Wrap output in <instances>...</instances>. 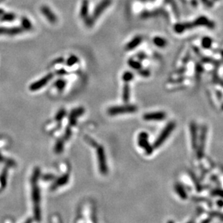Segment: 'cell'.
<instances>
[{
    "label": "cell",
    "mask_w": 223,
    "mask_h": 223,
    "mask_svg": "<svg viewBox=\"0 0 223 223\" xmlns=\"http://www.w3.org/2000/svg\"><path fill=\"white\" fill-rule=\"evenodd\" d=\"M112 4V0H101L96 7H95L94 10L93 12L92 15L91 17H88L85 21V23L86 24L87 26H91L94 22L100 17L103 12L107 9L109 5Z\"/></svg>",
    "instance_id": "obj_1"
},
{
    "label": "cell",
    "mask_w": 223,
    "mask_h": 223,
    "mask_svg": "<svg viewBox=\"0 0 223 223\" xmlns=\"http://www.w3.org/2000/svg\"><path fill=\"white\" fill-rule=\"evenodd\" d=\"M137 111V107L135 105H125V106H117L109 107L107 112L109 115H117L126 113H133Z\"/></svg>",
    "instance_id": "obj_2"
},
{
    "label": "cell",
    "mask_w": 223,
    "mask_h": 223,
    "mask_svg": "<svg viewBox=\"0 0 223 223\" xmlns=\"http://www.w3.org/2000/svg\"><path fill=\"white\" fill-rule=\"evenodd\" d=\"M175 127V123L174 122H171L169 123L168 125H167L164 128V130L162 131V133H161L160 135H159L157 141H155L154 146L159 147V146H161V144L166 140L167 137H168L169 135H170V133L172 132V130H174Z\"/></svg>",
    "instance_id": "obj_3"
},
{
    "label": "cell",
    "mask_w": 223,
    "mask_h": 223,
    "mask_svg": "<svg viewBox=\"0 0 223 223\" xmlns=\"http://www.w3.org/2000/svg\"><path fill=\"white\" fill-rule=\"evenodd\" d=\"M52 77H53L52 73H49V74L45 75L44 77H42V78L39 79V81L32 83V84L29 86V89L32 91H36L42 89L43 86H45V85L51 81Z\"/></svg>",
    "instance_id": "obj_4"
},
{
    "label": "cell",
    "mask_w": 223,
    "mask_h": 223,
    "mask_svg": "<svg viewBox=\"0 0 223 223\" xmlns=\"http://www.w3.org/2000/svg\"><path fill=\"white\" fill-rule=\"evenodd\" d=\"M138 141L139 146L144 149L148 154H151L152 152V148H151V146L149 143L148 134L146 133L141 132V133H139Z\"/></svg>",
    "instance_id": "obj_5"
},
{
    "label": "cell",
    "mask_w": 223,
    "mask_h": 223,
    "mask_svg": "<svg viewBox=\"0 0 223 223\" xmlns=\"http://www.w3.org/2000/svg\"><path fill=\"white\" fill-rule=\"evenodd\" d=\"M84 109L83 107H78V108L73 109L71 112L69 117V124L70 127L76 125L77 118L84 113Z\"/></svg>",
    "instance_id": "obj_6"
},
{
    "label": "cell",
    "mask_w": 223,
    "mask_h": 223,
    "mask_svg": "<svg viewBox=\"0 0 223 223\" xmlns=\"http://www.w3.org/2000/svg\"><path fill=\"white\" fill-rule=\"evenodd\" d=\"M41 13L45 16L46 18L51 23H55L56 22H57V16H56L55 14L51 10V9L48 7V6L43 5L42 7H41Z\"/></svg>",
    "instance_id": "obj_7"
},
{
    "label": "cell",
    "mask_w": 223,
    "mask_h": 223,
    "mask_svg": "<svg viewBox=\"0 0 223 223\" xmlns=\"http://www.w3.org/2000/svg\"><path fill=\"white\" fill-rule=\"evenodd\" d=\"M166 118V114L163 112H149L143 115L145 120H162Z\"/></svg>",
    "instance_id": "obj_8"
},
{
    "label": "cell",
    "mask_w": 223,
    "mask_h": 223,
    "mask_svg": "<svg viewBox=\"0 0 223 223\" xmlns=\"http://www.w3.org/2000/svg\"><path fill=\"white\" fill-rule=\"evenodd\" d=\"M97 156H98L99 162L100 164L101 170L102 172H106L107 166H106V159H105L104 151L102 146H99L97 147Z\"/></svg>",
    "instance_id": "obj_9"
},
{
    "label": "cell",
    "mask_w": 223,
    "mask_h": 223,
    "mask_svg": "<svg viewBox=\"0 0 223 223\" xmlns=\"http://www.w3.org/2000/svg\"><path fill=\"white\" fill-rule=\"evenodd\" d=\"M23 28L20 27L14 28H0V34H9V35H16L19 34L23 32Z\"/></svg>",
    "instance_id": "obj_10"
},
{
    "label": "cell",
    "mask_w": 223,
    "mask_h": 223,
    "mask_svg": "<svg viewBox=\"0 0 223 223\" xmlns=\"http://www.w3.org/2000/svg\"><path fill=\"white\" fill-rule=\"evenodd\" d=\"M89 0H83L82 3H81V9H80V15L82 18L85 21L89 16Z\"/></svg>",
    "instance_id": "obj_11"
},
{
    "label": "cell",
    "mask_w": 223,
    "mask_h": 223,
    "mask_svg": "<svg viewBox=\"0 0 223 223\" xmlns=\"http://www.w3.org/2000/svg\"><path fill=\"white\" fill-rule=\"evenodd\" d=\"M141 41H142V37L139 36H135L131 40L130 42L127 43L126 47H125V49H126L127 50H133V49H134L135 48H136L139 44H140Z\"/></svg>",
    "instance_id": "obj_12"
},
{
    "label": "cell",
    "mask_w": 223,
    "mask_h": 223,
    "mask_svg": "<svg viewBox=\"0 0 223 223\" xmlns=\"http://www.w3.org/2000/svg\"><path fill=\"white\" fill-rule=\"evenodd\" d=\"M123 99L125 102H128L129 99H130V86L127 84V83H125L124 88H123Z\"/></svg>",
    "instance_id": "obj_13"
},
{
    "label": "cell",
    "mask_w": 223,
    "mask_h": 223,
    "mask_svg": "<svg viewBox=\"0 0 223 223\" xmlns=\"http://www.w3.org/2000/svg\"><path fill=\"white\" fill-rule=\"evenodd\" d=\"M1 15L0 21H13L15 18V15L13 13H3Z\"/></svg>",
    "instance_id": "obj_14"
},
{
    "label": "cell",
    "mask_w": 223,
    "mask_h": 223,
    "mask_svg": "<svg viewBox=\"0 0 223 223\" xmlns=\"http://www.w3.org/2000/svg\"><path fill=\"white\" fill-rule=\"evenodd\" d=\"M154 43L159 47H164L167 45V41L162 37H155Z\"/></svg>",
    "instance_id": "obj_15"
},
{
    "label": "cell",
    "mask_w": 223,
    "mask_h": 223,
    "mask_svg": "<svg viewBox=\"0 0 223 223\" xmlns=\"http://www.w3.org/2000/svg\"><path fill=\"white\" fill-rule=\"evenodd\" d=\"M7 170L5 169L2 172L1 177H0V183H1L2 187L5 188L7 183Z\"/></svg>",
    "instance_id": "obj_16"
},
{
    "label": "cell",
    "mask_w": 223,
    "mask_h": 223,
    "mask_svg": "<svg viewBox=\"0 0 223 223\" xmlns=\"http://www.w3.org/2000/svg\"><path fill=\"white\" fill-rule=\"evenodd\" d=\"M21 22L23 29L29 30L30 28H31V23L27 17H23Z\"/></svg>",
    "instance_id": "obj_17"
},
{
    "label": "cell",
    "mask_w": 223,
    "mask_h": 223,
    "mask_svg": "<svg viewBox=\"0 0 223 223\" xmlns=\"http://www.w3.org/2000/svg\"><path fill=\"white\" fill-rule=\"evenodd\" d=\"M65 85H66V81H64V80H62V79L57 80V81H56L55 83V85L56 87H57V89L59 91L62 90L64 88H65Z\"/></svg>",
    "instance_id": "obj_18"
},
{
    "label": "cell",
    "mask_w": 223,
    "mask_h": 223,
    "mask_svg": "<svg viewBox=\"0 0 223 223\" xmlns=\"http://www.w3.org/2000/svg\"><path fill=\"white\" fill-rule=\"evenodd\" d=\"M133 78V75L131 72H128V71L125 72V73L123 75V79L125 83L130 82V81Z\"/></svg>",
    "instance_id": "obj_19"
},
{
    "label": "cell",
    "mask_w": 223,
    "mask_h": 223,
    "mask_svg": "<svg viewBox=\"0 0 223 223\" xmlns=\"http://www.w3.org/2000/svg\"><path fill=\"white\" fill-rule=\"evenodd\" d=\"M127 62H128L129 65H130L132 68L135 70H140V68L141 67V64L138 62L133 60V59H129Z\"/></svg>",
    "instance_id": "obj_20"
},
{
    "label": "cell",
    "mask_w": 223,
    "mask_h": 223,
    "mask_svg": "<svg viewBox=\"0 0 223 223\" xmlns=\"http://www.w3.org/2000/svg\"><path fill=\"white\" fill-rule=\"evenodd\" d=\"M65 115H66V111H65V109H61V110H59L58 112L57 113V115H56V119H57V121L62 120L63 117L65 116Z\"/></svg>",
    "instance_id": "obj_21"
},
{
    "label": "cell",
    "mask_w": 223,
    "mask_h": 223,
    "mask_svg": "<svg viewBox=\"0 0 223 223\" xmlns=\"http://www.w3.org/2000/svg\"><path fill=\"white\" fill-rule=\"evenodd\" d=\"M77 62V57H75L74 55H73L69 57L68 60L67 62V64L68 66H73V65H75Z\"/></svg>",
    "instance_id": "obj_22"
},
{
    "label": "cell",
    "mask_w": 223,
    "mask_h": 223,
    "mask_svg": "<svg viewBox=\"0 0 223 223\" xmlns=\"http://www.w3.org/2000/svg\"><path fill=\"white\" fill-rule=\"evenodd\" d=\"M212 40L210 38H204L202 41V45L204 48H210L212 44Z\"/></svg>",
    "instance_id": "obj_23"
},
{
    "label": "cell",
    "mask_w": 223,
    "mask_h": 223,
    "mask_svg": "<svg viewBox=\"0 0 223 223\" xmlns=\"http://www.w3.org/2000/svg\"><path fill=\"white\" fill-rule=\"evenodd\" d=\"M63 143H64V141H59L57 143V144H56V146H55V150L57 152H60V151L62 150Z\"/></svg>",
    "instance_id": "obj_24"
},
{
    "label": "cell",
    "mask_w": 223,
    "mask_h": 223,
    "mask_svg": "<svg viewBox=\"0 0 223 223\" xmlns=\"http://www.w3.org/2000/svg\"><path fill=\"white\" fill-rule=\"evenodd\" d=\"M205 5H206L208 7H211L212 6V2L210 0H201Z\"/></svg>",
    "instance_id": "obj_25"
},
{
    "label": "cell",
    "mask_w": 223,
    "mask_h": 223,
    "mask_svg": "<svg viewBox=\"0 0 223 223\" xmlns=\"http://www.w3.org/2000/svg\"><path fill=\"white\" fill-rule=\"evenodd\" d=\"M3 13H4V10H3V9H0V15H1L2 14H3Z\"/></svg>",
    "instance_id": "obj_26"
},
{
    "label": "cell",
    "mask_w": 223,
    "mask_h": 223,
    "mask_svg": "<svg viewBox=\"0 0 223 223\" xmlns=\"http://www.w3.org/2000/svg\"><path fill=\"white\" fill-rule=\"evenodd\" d=\"M3 160V157H2V155L0 154V161H2Z\"/></svg>",
    "instance_id": "obj_27"
},
{
    "label": "cell",
    "mask_w": 223,
    "mask_h": 223,
    "mask_svg": "<svg viewBox=\"0 0 223 223\" xmlns=\"http://www.w3.org/2000/svg\"><path fill=\"white\" fill-rule=\"evenodd\" d=\"M214 1H218V0H214Z\"/></svg>",
    "instance_id": "obj_28"
}]
</instances>
